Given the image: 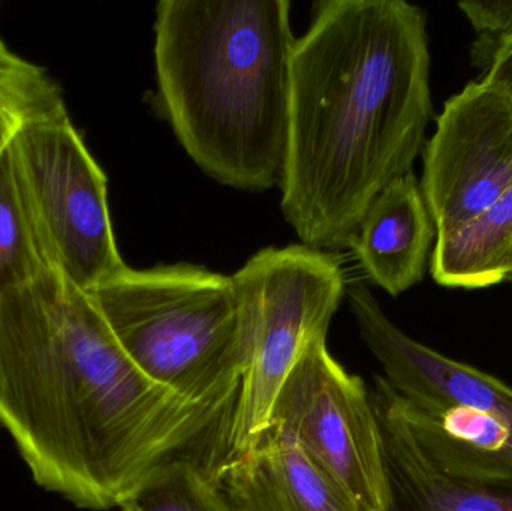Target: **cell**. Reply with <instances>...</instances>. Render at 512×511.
I'll list each match as a JSON object with an SVG mask.
<instances>
[{
    "label": "cell",
    "mask_w": 512,
    "mask_h": 511,
    "mask_svg": "<svg viewBox=\"0 0 512 511\" xmlns=\"http://www.w3.org/2000/svg\"><path fill=\"white\" fill-rule=\"evenodd\" d=\"M54 269L36 224L11 144L0 153V294Z\"/></svg>",
    "instance_id": "14"
},
{
    "label": "cell",
    "mask_w": 512,
    "mask_h": 511,
    "mask_svg": "<svg viewBox=\"0 0 512 511\" xmlns=\"http://www.w3.org/2000/svg\"><path fill=\"white\" fill-rule=\"evenodd\" d=\"M126 503L140 511H234L216 476L185 456L155 468Z\"/></svg>",
    "instance_id": "16"
},
{
    "label": "cell",
    "mask_w": 512,
    "mask_h": 511,
    "mask_svg": "<svg viewBox=\"0 0 512 511\" xmlns=\"http://www.w3.org/2000/svg\"><path fill=\"white\" fill-rule=\"evenodd\" d=\"M221 420L230 428L231 411L147 377L59 270L0 294V426L45 491L120 509Z\"/></svg>",
    "instance_id": "1"
},
{
    "label": "cell",
    "mask_w": 512,
    "mask_h": 511,
    "mask_svg": "<svg viewBox=\"0 0 512 511\" xmlns=\"http://www.w3.org/2000/svg\"><path fill=\"white\" fill-rule=\"evenodd\" d=\"M512 272V182L480 216L436 237L430 273L442 287L481 290Z\"/></svg>",
    "instance_id": "13"
},
{
    "label": "cell",
    "mask_w": 512,
    "mask_h": 511,
    "mask_svg": "<svg viewBox=\"0 0 512 511\" xmlns=\"http://www.w3.org/2000/svg\"><path fill=\"white\" fill-rule=\"evenodd\" d=\"M427 18L405 0H322L289 60L283 216L309 248L348 246L411 173L432 116Z\"/></svg>",
    "instance_id": "2"
},
{
    "label": "cell",
    "mask_w": 512,
    "mask_h": 511,
    "mask_svg": "<svg viewBox=\"0 0 512 511\" xmlns=\"http://www.w3.org/2000/svg\"><path fill=\"white\" fill-rule=\"evenodd\" d=\"M457 6L480 35V41L474 45V50H478L474 65L484 69L493 47L512 35V0H468Z\"/></svg>",
    "instance_id": "17"
},
{
    "label": "cell",
    "mask_w": 512,
    "mask_h": 511,
    "mask_svg": "<svg viewBox=\"0 0 512 511\" xmlns=\"http://www.w3.org/2000/svg\"><path fill=\"white\" fill-rule=\"evenodd\" d=\"M420 186L448 236L480 216L512 182V99L480 80L445 102L424 144Z\"/></svg>",
    "instance_id": "9"
},
{
    "label": "cell",
    "mask_w": 512,
    "mask_h": 511,
    "mask_svg": "<svg viewBox=\"0 0 512 511\" xmlns=\"http://www.w3.org/2000/svg\"><path fill=\"white\" fill-rule=\"evenodd\" d=\"M11 150L54 269L87 293L125 269L107 176L66 108L27 123Z\"/></svg>",
    "instance_id": "6"
},
{
    "label": "cell",
    "mask_w": 512,
    "mask_h": 511,
    "mask_svg": "<svg viewBox=\"0 0 512 511\" xmlns=\"http://www.w3.org/2000/svg\"><path fill=\"white\" fill-rule=\"evenodd\" d=\"M120 510H122V511H140L137 509V507L132 506L131 503L122 504V506H120Z\"/></svg>",
    "instance_id": "19"
},
{
    "label": "cell",
    "mask_w": 512,
    "mask_h": 511,
    "mask_svg": "<svg viewBox=\"0 0 512 511\" xmlns=\"http://www.w3.org/2000/svg\"><path fill=\"white\" fill-rule=\"evenodd\" d=\"M63 108L62 89L47 69L18 56L0 39V153L27 123Z\"/></svg>",
    "instance_id": "15"
},
{
    "label": "cell",
    "mask_w": 512,
    "mask_h": 511,
    "mask_svg": "<svg viewBox=\"0 0 512 511\" xmlns=\"http://www.w3.org/2000/svg\"><path fill=\"white\" fill-rule=\"evenodd\" d=\"M114 338L155 383L233 414L240 386L233 276L192 264L126 266L90 291Z\"/></svg>",
    "instance_id": "4"
},
{
    "label": "cell",
    "mask_w": 512,
    "mask_h": 511,
    "mask_svg": "<svg viewBox=\"0 0 512 511\" xmlns=\"http://www.w3.org/2000/svg\"><path fill=\"white\" fill-rule=\"evenodd\" d=\"M367 511H379V510H367Z\"/></svg>",
    "instance_id": "21"
},
{
    "label": "cell",
    "mask_w": 512,
    "mask_h": 511,
    "mask_svg": "<svg viewBox=\"0 0 512 511\" xmlns=\"http://www.w3.org/2000/svg\"><path fill=\"white\" fill-rule=\"evenodd\" d=\"M239 299L240 386L228 456L270 428L274 402L310 344L327 336L345 293L334 255L306 245L265 248L233 275Z\"/></svg>",
    "instance_id": "5"
},
{
    "label": "cell",
    "mask_w": 512,
    "mask_h": 511,
    "mask_svg": "<svg viewBox=\"0 0 512 511\" xmlns=\"http://www.w3.org/2000/svg\"><path fill=\"white\" fill-rule=\"evenodd\" d=\"M270 428L291 438L355 511H390L381 429L370 390L331 356L304 351L274 402Z\"/></svg>",
    "instance_id": "7"
},
{
    "label": "cell",
    "mask_w": 512,
    "mask_h": 511,
    "mask_svg": "<svg viewBox=\"0 0 512 511\" xmlns=\"http://www.w3.org/2000/svg\"><path fill=\"white\" fill-rule=\"evenodd\" d=\"M294 42L288 0L156 5L159 108L216 182L264 191L282 180Z\"/></svg>",
    "instance_id": "3"
},
{
    "label": "cell",
    "mask_w": 512,
    "mask_h": 511,
    "mask_svg": "<svg viewBox=\"0 0 512 511\" xmlns=\"http://www.w3.org/2000/svg\"><path fill=\"white\" fill-rule=\"evenodd\" d=\"M505 282H512V272L508 275L507 281Z\"/></svg>",
    "instance_id": "20"
},
{
    "label": "cell",
    "mask_w": 512,
    "mask_h": 511,
    "mask_svg": "<svg viewBox=\"0 0 512 511\" xmlns=\"http://www.w3.org/2000/svg\"><path fill=\"white\" fill-rule=\"evenodd\" d=\"M216 482L234 511H355L306 453L273 428L225 458Z\"/></svg>",
    "instance_id": "11"
},
{
    "label": "cell",
    "mask_w": 512,
    "mask_h": 511,
    "mask_svg": "<svg viewBox=\"0 0 512 511\" xmlns=\"http://www.w3.org/2000/svg\"><path fill=\"white\" fill-rule=\"evenodd\" d=\"M436 228L414 173L388 183L349 240L366 275L391 296L423 281Z\"/></svg>",
    "instance_id": "12"
},
{
    "label": "cell",
    "mask_w": 512,
    "mask_h": 511,
    "mask_svg": "<svg viewBox=\"0 0 512 511\" xmlns=\"http://www.w3.org/2000/svg\"><path fill=\"white\" fill-rule=\"evenodd\" d=\"M381 429L390 511H512V464L460 449L384 377L370 390Z\"/></svg>",
    "instance_id": "8"
},
{
    "label": "cell",
    "mask_w": 512,
    "mask_h": 511,
    "mask_svg": "<svg viewBox=\"0 0 512 511\" xmlns=\"http://www.w3.org/2000/svg\"><path fill=\"white\" fill-rule=\"evenodd\" d=\"M483 71L481 83L505 93L512 99V35L493 47L489 62Z\"/></svg>",
    "instance_id": "18"
},
{
    "label": "cell",
    "mask_w": 512,
    "mask_h": 511,
    "mask_svg": "<svg viewBox=\"0 0 512 511\" xmlns=\"http://www.w3.org/2000/svg\"><path fill=\"white\" fill-rule=\"evenodd\" d=\"M348 297L361 339L403 401L417 408L465 405L495 417L512 434L510 386L403 333L360 282L349 288Z\"/></svg>",
    "instance_id": "10"
}]
</instances>
